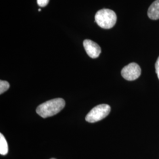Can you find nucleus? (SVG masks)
<instances>
[{
	"label": "nucleus",
	"instance_id": "1",
	"mask_svg": "<svg viewBox=\"0 0 159 159\" xmlns=\"http://www.w3.org/2000/svg\"><path fill=\"white\" fill-rule=\"evenodd\" d=\"M64 100L61 98L52 99L44 102L36 109V112L43 118L53 116L58 113L65 106Z\"/></svg>",
	"mask_w": 159,
	"mask_h": 159
},
{
	"label": "nucleus",
	"instance_id": "2",
	"mask_svg": "<svg viewBox=\"0 0 159 159\" xmlns=\"http://www.w3.org/2000/svg\"><path fill=\"white\" fill-rule=\"evenodd\" d=\"M95 21L102 29H111L116 23L117 16L113 10L104 8L97 12Z\"/></svg>",
	"mask_w": 159,
	"mask_h": 159
},
{
	"label": "nucleus",
	"instance_id": "3",
	"mask_svg": "<svg viewBox=\"0 0 159 159\" xmlns=\"http://www.w3.org/2000/svg\"><path fill=\"white\" fill-rule=\"evenodd\" d=\"M111 111L110 106L106 104H99L92 108L85 117V120L89 123H96L104 119Z\"/></svg>",
	"mask_w": 159,
	"mask_h": 159
},
{
	"label": "nucleus",
	"instance_id": "4",
	"mask_svg": "<svg viewBox=\"0 0 159 159\" xmlns=\"http://www.w3.org/2000/svg\"><path fill=\"white\" fill-rule=\"evenodd\" d=\"M121 74L126 80L133 81L140 76L141 68L136 63H131L122 69Z\"/></svg>",
	"mask_w": 159,
	"mask_h": 159
},
{
	"label": "nucleus",
	"instance_id": "5",
	"mask_svg": "<svg viewBox=\"0 0 159 159\" xmlns=\"http://www.w3.org/2000/svg\"><path fill=\"white\" fill-rule=\"evenodd\" d=\"M83 46L87 54L92 58H96L98 57L102 52L100 47L92 40H84L83 42Z\"/></svg>",
	"mask_w": 159,
	"mask_h": 159
},
{
	"label": "nucleus",
	"instance_id": "6",
	"mask_svg": "<svg viewBox=\"0 0 159 159\" xmlns=\"http://www.w3.org/2000/svg\"><path fill=\"white\" fill-rule=\"evenodd\" d=\"M149 18L156 20L159 19V0H156L148 8V12Z\"/></svg>",
	"mask_w": 159,
	"mask_h": 159
},
{
	"label": "nucleus",
	"instance_id": "7",
	"mask_svg": "<svg viewBox=\"0 0 159 159\" xmlns=\"http://www.w3.org/2000/svg\"><path fill=\"white\" fill-rule=\"evenodd\" d=\"M8 152V143L4 136L2 133L0 134V154L1 155H6Z\"/></svg>",
	"mask_w": 159,
	"mask_h": 159
},
{
	"label": "nucleus",
	"instance_id": "8",
	"mask_svg": "<svg viewBox=\"0 0 159 159\" xmlns=\"http://www.w3.org/2000/svg\"><path fill=\"white\" fill-rule=\"evenodd\" d=\"M10 88V84L6 81H0V94H2Z\"/></svg>",
	"mask_w": 159,
	"mask_h": 159
},
{
	"label": "nucleus",
	"instance_id": "9",
	"mask_svg": "<svg viewBox=\"0 0 159 159\" xmlns=\"http://www.w3.org/2000/svg\"><path fill=\"white\" fill-rule=\"evenodd\" d=\"M49 1L50 0H37V4L41 7H44L47 6Z\"/></svg>",
	"mask_w": 159,
	"mask_h": 159
},
{
	"label": "nucleus",
	"instance_id": "10",
	"mask_svg": "<svg viewBox=\"0 0 159 159\" xmlns=\"http://www.w3.org/2000/svg\"><path fill=\"white\" fill-rule=\"evenodd\" d=\"M155 68H156V73L157 75V77L159 79V57L157 60L156 63L155 64Z\"/></svg>",
	"mask_w": 159,
	"mask_h": 159
},
{
	"label": "nucleus",
	"instance_id": "11",
	"mask_svg": "<svg viewBox=\"0 0 159 159\" xmlns=\"http://www.w3.org/2000/svg\"><path fill=\"white\" fill-rule=\"evenodd\" d=\"M41 11V9H39V11Z\"/></svg>",
	"mask_w": 159,
	"mask_h": 159
},
{
	"label": "nucleus",
	"instance_id": "12",
	"mask_svg": "<svg viewBox=\"0 0 159 159\" xmlns=\"http://www.w3.org/2000/svg\"><path fill=\"white\" fill-rule=\"evenodd\" d=\"M54 159V158H52V159Z\"/></svg>",
	"mask_w": 159,
	"mask_h": 159
}]
</instances>
